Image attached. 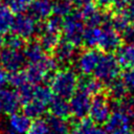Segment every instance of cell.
Masks as SVG:
<instances>
[{
	"label": "cell",
	"instance_id": "f1b7e54d",
	"mask_svg": "<svg viewBox=\"0 0 134 134\" xmlns=\"http://www.w3.org/2000/svg\"><path fill=\"white\" fill-rule=\"evenodd\" d=\"M53 97V93L50 89V87L46 84L44 85H35V93H34V98H37L39 100H41L42 103L46 104L48 106V104L50 103V100Z\"/></svg>",
	"mask_w": 134,
	"mask_h": 134
},
{
	"label": "cell",
	"instance_id": "f35d334b",
	"mask_svg": "<svg viewBox=\"0 0 134 134\" xmlns=\"http://www.w3.org/2000/svg\"><path fill=\"white\" fill-rule=\"evenodd\" d=\"M131 0H114L111 7L113 8V10L116 12H121L125 9V7L130 3Z\"/></svg>",
	"mask_w": 134,
	"mask_h": 134
},
{
	"label": "cell",
	"instance_id": "4fadbf2b",
	"mask_svg": "<svg viewBox=\"0 0 134 134\" xmlns=\"http://www.w3.org/2000/svg\"><path fill=\"white\" fill-rule=\"evenodd\" d=\"M20 106L22 105L17 91L0 88V112L10 115L17 112Z\"/></svg>",
	"mask_w": 134,
	"mask_h": 134
},
{
	"label": "cell",
	"instance_id": "74e56055",
	"mask_svg": "<svg viewBox=\"0 0 134 134\" xmlns=\"http://www.w3.org/2000/svg\"><path fill=\"white\" fill-rule=\"evenodd\" d=\"M125 16L127 17V19L129 20L130 24L134 25V0H131L130 3L125 7L124 10H121Z\"/></svg>",
	"mask_w": 134,
	"mask_h": 134
},
{
	"label": "cell",
	"instance_id": "484cf974",
	"mask_svg": "<svg viewBox=\"0 0 134 134\" xmlns=\"http://www.w3.org/2000/svg\"><path fill=\"white\" fill-rule=\"evenodd\" d=\"M48 126H49V130L59 133V134H69V125L67 124L66 119H62L60 117L53 116L51 114H49V116L46 118Z\"/></svg>",
	"mask_w": 134,
	"mask_h": 134
},
{
	"label": "cell",
	"instance_id": "ffe728a7",
	"mask_svg": "<svg viewBox=\"0 0 134 134\" xmlns=\"http://www.w3.org/2000/svg\"><path fill=\"white\" fill-rule=\"evenodd\" d=\"M106 87H107V95L111 99V102H118L129 94L124 81L119 77L110 82Z\"/></svg>",
	"mask_w": 134,
	"mask_h": 134
},
{
	"label": "cell",
	"instance_id": "8d00e7d4",
	"mask_svg": "<svg viewBox=\"0 0 134 134\" xmlns=\"http://www.w3.org/2000/svg\"><path fill=\"white\" fill-rule=\"evenodd\" d=\"M121 36V40L126 43V44H131L134 45V25H129L128 28L120 34Z\"/></svg>",
	"mask_w": 134,
	"mask_h": 134
},
{
	"label": "cell",
	"instance_id": "83f0119b",
	"mask_svg": "<svg viewBox=\"0 0 134 134\" xmlns=\"http://www.w3.org/2000/svg\"><path fill=\"white\" fill-rule=\"evenodd\" d=\"M49 132V126L46 118H35L30 121V125L25 132V134H47Z\"/></svg>",
	"mask_w": 134,
	"mask_h": 134
},
{
	"label": "cell",
	"instance_id": "d6986e66",
	"mask_svg": "<svg viewBox=\"0 0 134 134\" xmlns=\"http://www.w3.org/2000/svg\"><path fill=\"white\" fill-rule=\"evenodd\" d=\"M23 49H24L23 54L25 57L26 62H28V63H37V62L41 61L46 55L45 54L46 52L42 48L39 41L31 40L27 44L25 43V46Z\"/></svg>",
	"mask_w": 134,
	"mask_h": 134
},
{
	"label": "cell",
	"instance_id": "ee69618b",
	"mask_svg": "<svg viewBox=\"0 0 134 134\" xmlns=\"http://www.w3.org/2000/svg\"><path fill=\"white\" fill-rule=\"evenodd\" d=\"M47 134H59V133H55V132H53V131H51V130H49V132H48Z\"/></svg>",
	"mask_w": 134,
	"mask_h": 134
},
{
	"label": "cell",
	"instance_id": "1f68e13d",
	"mask_svg": "<svg viewBox=\"0 0 134 134\" xmlns=\"http://www.w3.org/2000/svg\"><path fill=\"white\" fill-rule=\"evenodd\" d=\"M7 83L14 87V88H19L21 87L23 84L27 83V79H26V74L25 71H23L22 69L20 70H16V71H10L7 74Z\"/></svg>",
	"mask_w": 134,
	"mask_h": 134
},
{
	"label": "cell",
	"instance_id": "30bf717a",
	"mask_svg": "<svg viewBox=\"0 0 134 134\" xmlns=\"http://www.w3.org/2000/svg\"><path fill=\"white\" fill-rule=\"evenodd\" d=\"M90 103H91L90 95L80 89H76V91L69 98L71 116L74 117L76 120L87 117L90 108Z\"/></svg>",
	"mask_w": 134,
	"mask_h": 134
},
{
	"label": "cell",
	"instance_id": "f6af8a7d",
	"mask_svg": "<svg viewBox=\"0 0 134 134\" xmlns=\"http://www.w3.org/2000/svg\"><path fill=\"white\" fill-rule=\"evenodd\" d=\"M132 117H133V118H134V111H133V115H132Z\"/></svg>",
	"mask_w": 134,
	"mask_h": 134
},
{
	"label": "cell",
	"instance_id": "603a6c76",
	"mask_svg": "<svg viewBox=\"0 0 134 134\" xmlns=\"http://www.w3.org/2000/svg\"><path fill=\"white\" fill-rule=\"evenodd\" d=\"M39 38H40L39 43L41 44L44 51L45 52H51L52 49L54 48V46L60 41V34L48 30L45 28L44 31L39 36Z\"/></svg>",
	"mask_w": 134,
	"mask_h": 134
},
{
	"label": "cell",
	"instance_id": "d6a6232c",
	"mask_svg": "<svg viewBox=\"0 0 134 134\" xmlns=\"http://www.w3.org/2000/svg\"><path fill=\"white\" fill-rule=\"evenodd\" d=\"M4 45L12 49L21 50L25 46V40L23 38L19 37L18 35L12 32V34L4 36Z\"/></svg>",
	"mask_w": 134,
	"mask_h": 134
},
{
	"label": "cell",
	"instance_id": "4dcf8cb0",
	"mask_svg": "<svg viewBox=\"0 0 134 134\" xmlns=\"http://www.w3.org/2000/svg\"><path fill=\"white\" fill-rule=\"evenodd\" d=\"M4 3L13 14L18 15L27 12L31 0H4Z\"/></svg>",
	"mask_w": 134,
	"mask_h": 134
},
{
	"label": "cell",
	"instance_id": "d4e9b609",
	"mask_svg": "<svg viewBox=\"0 0 134 134\" xmlns=\"http://www.w3.org/2000/svg\"><path fill=\"white\" fill-rule=\"evenodd\" d=\"M14 18L13 13L5 5V3L0 1V30L3 32L10 30Z\"/></svg>",
	"mask_w": 134,
	"mask_h": 134
},
{
	"label": "cell",
	"instance_id": "8fae6325",
	"mask_svg": "<svg viewBox=\"0 0 134 134\" xmlns=\"http://www.w3.org/2000/svg\"><path fill=\"white\" fill-rule=\"evenodd\" d=\"M26 63L25 57L21 50L5 47L0 50V65L8 72L20 70Z\"/></svg>",
	"mask_w": 134,
	"mask_h": 134
},
{
	"label": "cell",
	"instance_id": "6da1fadb",
	"mask_svg": "<svg viewBox=\"0 0 134 134\" xmlns=\"http://www.w3.org/2000/svg\"><path fill=\"white\" fill-rule=\"evenodd\" d=\"M53 95L69 99L77 89V74L70 69L57 70L49 82Z\"/></svg>",
	"mask_w": 134,
	"mask_h": 134
},
{
	"label": "cell",
	"instance_id": "7bdbcfd3",
	"mask_svg": "<svg viewBox=\"0 0 134 134\" xmlns=\"http://www.w3.org/2000/svg\"><path fill=\"white\" fill-rule=\"evenodd\" d=\"M6 134H20V133H18V132H16L15 130H13L12 128H9L8 130H7V133Z\"/></svg>",
	"mask_w": 134,
	"mask_h": 134
},
{
	"label": "cell",
	"instance_id": "7402d4cb",
	"mask_svg": "<svg viewBox=\"0 0 134 134\" xmlns=\"http://www.w3.org/2000/svg\"><path fill=\"white\" fill-rule=\"evenodd\" d=\"M30 118L27 117L23 112L22 113H19L18 111L10 114L9 115V125H10V128L13 130H15L16 132L20 133V134H24L29 125H30Z\"/></svg>",
	"mask_w": 134,
	"mask_h": 134
},
{
	"label": "cell",
	"instance_id": "60d3db41",
	"mask_svg": "<svg viewBox=\"0 0 134 134\" xmlns=\"http://www.w3.org/2000/svg\"><path fill=\"white\" fill-rule=\"evenodd\" d=\"M114 0H97V3L98 5L102 7V8H106V7H109L112 5Z\"/></svg>",
	"mask_w": 134,
	"mask_h": 134
},
{
	"label": "cell",
	"instance_id": "4316f807",
	"mask_svg": "<svg viewBox=\"0 0 134 134\" xmlns=\"http://www.w3.org/2000/svg\"><path fill=\"white\" fill-rule=\"evenodd\" d=\"M110 24L117 32L121 34L128 28V26L130 25V22L122 12H116L113 15H111Z\"/></svg>",
	"mask_w": 134,
	"mask_h": 134
},
{
	"label": "cell",
	"instance_id": "bcb514c9",
	"mask_svg": "<svg viewBox=\"0 0 134 134\" xmlns=\"http://www.w3.org/2000/svg\"><path fill=\"white\" fill-rule=\"evenodd\" d=\"M0 1H2V2H4V0H0Z\"/></svg>",
	"mask_w": 134,
	"mask_h": 134
},
{
	"label": "cell",
	"instance_id": "7c38bea8",
	"mask_svg": "<svg viewBox=\"0 0 134 134\" xmlns=\"http://www.w3.org/2000/svg\"><path fill=\"white\" fill-rule=\"evenodd\" d=\"M51 52L52 58L57 61L59 65H69L73 62V60H75L76 46L63 39L58 42Z\"/></svg>",
	"mask_w": 134,
	"mask_h": 134
},
{
	"label": "cell",
	"instance_id": "44dd1931",
	"mask_svg": "<svg viewBox=\"0 0 134 134\" xmlns=\"http://www.w3.org/2000/svg\"><path fill=\"white\" fill-rule=\"evenodd\" d=\"M22 106H23L22 108L23 113L30 119L42 117V115H44L47 110V105L37 98H32L27 103L23 104Z\"/></svg>",
	"mask_w": 134,
	"mask_h": 134
},
{
	"label": "cell",
	"instance_id": "9c48e42d",
	"mask_svg": "<svg viewBox=\"0 0 134 134\" xmlns=\"http://www.w3.org/2000/svg\"><path fill=\"white\" fill-rule=\"evenodd\" d=\"M102 51L96 48H86L75 58V67L82 74L93 73L99 59Z\"/></svg>",
	"mask_w": 134,
	"mask_h": 134
},
{
	"label": "cell",
	"instance_id": "9a60e30c",
	"mask_svg": "<svg viewBox=\"0 0 134 134\" xmlns=\"http://www.w3.org/2000/svg\"><path fill=\"white\" fill-rule=\"evenodd\" d=\"M105 85L95 76L91 77L90 74H82L77 76V89L86 92L89 95H95L104 91Z\"/></svg>",
	"mask_w": 134,
	"mask_h": 134
},
{
	"label": "cell",
	"instance_id": "8992f818",
	"mask_svg": "<svg viewBox=\"0 0 134 134\" xmlns=\"http://www.w3.org/2000/svg\"><path fill=\"white\" fill-rule=\"evenodd\" d=\"M104 125L108 134H124L131 130V116L121 110L114 109Z\"/></svg>",
	"mask_w": 134,
	"mask_h": 134
},
{
	"label": "cell",
	"instance_id": "f546056e",
	"mask_svg": "<svg viewBox=\"0 0 134 134\" xmlns=\"http://www.w3.org/2000/svg\"><path fill=\"white\" fill-rule=\"evenodd\" d=\"M70 0H52V14L61 17H66L72 10Z\"/></svg>",
	"mask_w": 134,
	"mask_h": 134
},
{
	"label": "cell",
	"instance_id": "5bb4252c",
	"mask_svg": "<svg viewBox=\"0 0 134 134\" xmlns=\"http://www.w3.org/2000/svg\"><path fill=\"white\" fill-rule=\"evenodd\" d=\"M27 12L35 21H45L52 14V0H31Z\"/></svg>",
	"mask_w": 134,
	"mask_h": 134
},
{
	"label": "cell",
	"instance_id": "5b68a950",
	"mask_svg": "<svg viewBox=\"0 0 134 134\" xmlns=\"http://www.w3.org/2000/svg\"><path fill=\"white\" fill-rule=\"evenodd\" d=\"M121 36L117 32L109 23H106L100 27V35L97 43V47L102 52L113 53L121 45Z\"/></svg>",
	"mask_w": 134,
	"mask_h": 134
},
{
	"label": "cell",
	"instance_id": "e0dca14e",
	"mask_svg": "<svg viewBox=\"0 0 134 134\" xmlns=\"http://www.w3.org/2000/svg\"><path fill=\"white\" fill-rule=\"evenodd\" d=\"M71 134H106V131L89 117H84L75 121Z\"/></svg>",
	"mask_w": 134,
	"mask_h": 134
},
{
	"label": "cell",
	"instance_id": "277c9868",
	"mask_svg": "<svg viewBox=\"0 0 134 134\" xmlns=\"http://www.w3.org/2000/svg\"><path fill=\"white\" fill-rule=\"evenodd\" d=\"M111 102L107 94L104 92L95 94L90 103L88 117L98 126L104 125L111 114Z\"/></svg>",
	"mask_w": 134,
	"mask_h": 134
},
{
	"label": "cell",
	"instance_id": "ab89813d",
	"mask_svg": "<svg viewBox=\"0 0 134 134\" xmlns=\"http://www.w3.org/2000/svg\"><path fill=\"white\" fill-rule=\"evenodd\" d=\"M92 1L93 0H70L71 4L73 6H75V7H79V8L83 7L84 5H86V4H88V3L92 2Z\"/></svg>",
	"mask_w": 134,
	"mask_h": 134
},
{
	"label": "cell",
	"instance_id": "ac0fdd59",
	"mask_svg": "<svg viewBox=\"0 0 134 134\" xmlns=\"http://www.w3.org/2000/svg\"><path fill=\"white\" fill-rule=\"evenodd\" d=\"M115 52V58L120 68L129 69L134 67V45L125 43L124 45H120Z\"/></svg>",
	"mask_w": 134,
	"mask_h": 134
},
{
	"label": "cell",
	"instance_id": "d590c367",
	"mask_svg": "<svg viewBox=\"0 0 134 134\" xmlns=\"http://www.w3.org/2000/svg\"><path fill=\"white\" fill-rule=\"evenodd\" d=\"M121 80L124 81L129 94L134 95V67L125 69V72L122 74Z\"/></svg>",
	"mask_w": 134,
	"mask_h": 134
},
{
	"label": "cell",
	"instance_id": "3957f363",
	"mask_svg": "<svg viewBox=\"0 0 134 134\" xmlns=\"http://www.w3.org/2000/svg\"><path fill=\"white\" fill-rule=\"evenodd\" d=\"M120 70L121 68L113 53H102L93 74L106 87L110 82L119 77Z\"/></svg>",
	"mask_w": 134,
	"mask_h": 134
},
{
	"label": "cell",
	"instance_id": "52a82bcc",
	"mask_svg": "<svg viewBox=\"0 0 134 134\" xmlns=\"http://www.w3.org/2000/svg\"><path fill=\"white\" fill-rule=\"evenodd\" d=\"M80 10L87 26L102 27L111 20V15L109 13L102 9V7H97L92 2L84 5L80 8Z\"/></svg>",
	"mask_w": 134,
	"mask_h": 134
},
{
	"label": "cell",
	"instance_id": "e575fe53",
	"mask_svg": "<svg viewBox=\"0 0 134 134\" xmlns=\"http://www.w3.org/2000/svg\"><path fill=\"white\" fill-rule=\"evenodd\" d=\"M18 95L21 102V105L27 103L28 100L34 98V93H35V85L30 83H25L21 87L18 88Z\"/></svg>",
	"mask_w": 134,
	"mask_h": 134
},
{
	"label": "cell",
	"instance_id": "b9f144b4",
	"mask_svg": "<svg viewBox=\"0 0 134 134\" xmlns=\"http://www.w3.org/2000/svg\"><path fill=\"white\" fill-rule=\"evenodd\" d=\"M3 45H4V35H3V31L0 30V50L2 49Z\"/></svg>",
	"mask_w": 134,
	"mask_h": 134
},
{
	"label": "cell",
	"instance_id": "cb8c5ba5",
	"mask_svg": "<svg viewBox=\"0 0 134 134\" xmlns=\"http://www.w3.org/2000/svg\"><path fill=\"white\" fill-rule=\"evenodd\" d=\"M100 35V27L87 26L83 32L82 44L86 48H95L97 47L98 39Z\"/></svg>",
	"mask_w": 134,
	"mask_h": 134
},
{
	"label": "cell",
	"instance_id": "2e32d148",
	"mask_svg": "<svg viewBox=\"0 0 134 134\" xmlns=\"http://www.w3.org/2000/svg\"><path fill=\"white\" fill-rule=\"evenodd\" d=\"M48 109H49V114L60 117L62 119H69L71 116L70 113V107H69V102L66 98L53 95L52 99L48 104Z\"/></svg>",
	"mask_w": 134,
	"mask_h": 134
},
{
	"label": "cell",
	"instance_id": "836d02e7",
	"mask_svg": "<svg viewBox=\"0 0 134 134\" xmlns=\"http://www.w3.org/2000/svg\"><path fill=\"white\" fill-rule=\"evenodd\" d=\"M45 21L46 22H44V25H45L46 29L54 31V32H58V34L61 32L62 26H63V21H64L63 17L58 16L55 14H51Z\"/></svg>",
	"mask_w": 134,
	"mask_h": 134
},
{
	"label": "cell",
	"instance_id": "ba28073f",
	"mask_svg": "<svg viewBox=\"0 0 134 134\" xmlns=\"http://www.w3.org/2000/svg\"><path fill=\"white\" fill-rule=\"evenodd\" d=\"M37 21H35L29 15L18 14L13 21L10 30L18 35L24 40H28L36 36L37 32Z\"/></svg>",
	"mask_w": 134,
	"mask_h": 134
},
{
	"label": "cell",
	"instance_id": "7a4b0ae2",
	"mask_svg": "<svg viewBox=\"0 0 134 134\" xmlns=\"http://www.w3.org/2000/svg\"><path fill=\"white\" fill-rule=\"evenodd\" d=\"M84 29L85 22L80 9H72L66 17H64L61 32L63 34L65 40L72 43L76 47L82 45Z\"/></svg>",
	"mask_w": 134,
	"mask_h": 134
}]
</instances>
